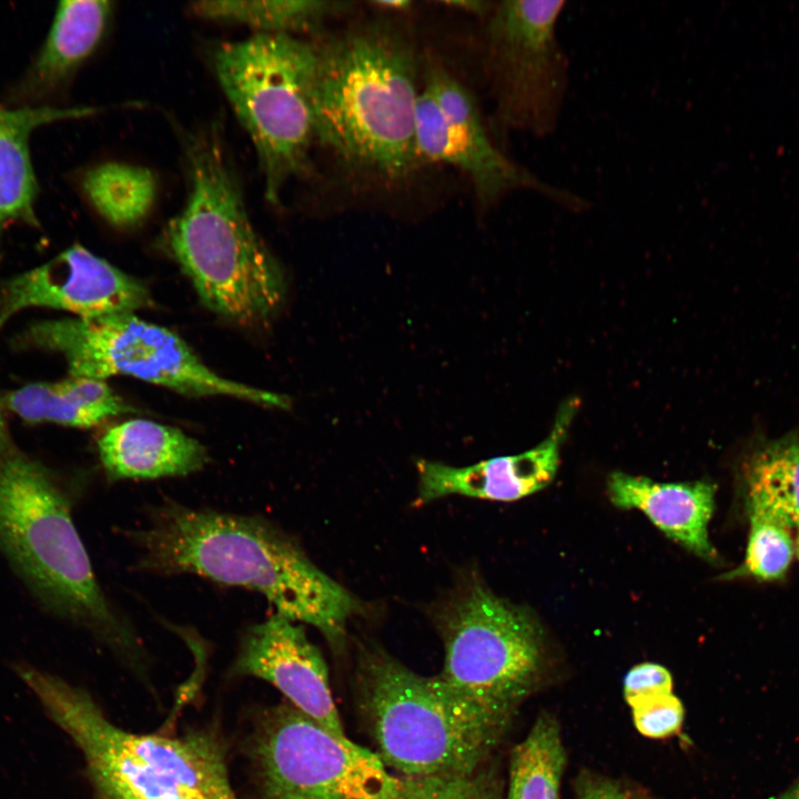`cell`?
I'll list each match as a JSON object with an SVG mask.
<instances>
[{
	"instance_id": "e0dca14e",
	"label": "cell",
	"mask_w": 799,
	"mask_h": 799,
	"mask_svg": "<svg viewBox=\"0 0 799 799\" xmlns=\"http://www.w3.org/2000/svg\"><path fill=\"white\" fill-rule=\"evenodd\" d=\"M102 467L110 479H153L201 471L206 448L181 429L143 418L107 428L98 439Z\"/></svg>"
},
{
	"instance_id": "1f68e13d",
	"label": "cell",
	"mask_w": 799,
	"mask_h": 799,
	"mask_svg": "<svg viewBox=\"0 0 799 799\" xmlns=\"http://www.w3.org/2000/svg\"><path fill=\"white\" fill-rule=\"evenodd\" d=\"M10 447H9L8 431H7V426H6V422L3 418V414L1 411V404H0V455L3 454Z\"/></svg>"
},
{
	"instance_id": "3957f363",
	"label": "cell",
	"mask_w": 799,
	"mask_h": 799,
	"mask_svg": "<svg viewBox=\"0 0 799 799\" xmlns=\"http://www.w3.org/2000/svg\"><path fill=\"white\" fill-rule=\"evenodd\" d=\"M185 151L188 194L164 229L166 247L211 312L264 325L283 302V272L249 218L222 134L196 132Z\"/></svg>"
},
{
	"instance_id": "2e32d148",
	"label": "cell",
	"mask_w": 799,
	"mask_h": 799,
	"mask_svg": "<svg viewBox=\"0 0 799 799\" xmlns=\"http://www.w3.org/2000/svg\"><path fill=\"white\" fill-rule=\"evenodd\" d=\"M607 493L616 507L639 509L666 536L692 554L709 563L718 560L708 534L715 510L714 483H659L614 472L607 479Z\"/></svg>"
},
{
	"instance_id": "603a6c76",
	"label": "cell",
	"mask_w": 799,
	"mask_h": 799,
	"mask_svg": "<svg viewBox=\"0 0 799 799\" xmlns=\"http://www.w3.org/2000/svg\"><path fill=\"white\" fill-rule=\"evenodd\" d=\"M566 763L560 725L543 711L512 750L505 799H560Z\"/></svg>"
},
{
	"instance_id": "5b68a950",
	"label": "cell",
	"mask_w": 799,
	"mask_h": 799,
	"mask_svg": "<svg viewBox=\"0 0 799 799\" xmlns=\"http://www.w3.org/2000/svg\"><path fill=\"white\" fill-rule=\"evenodd\" d=\"M14 670L82 752L94 799H237L213 731L130 732L84 689L28 664Z\"/></svg>"
},
{
	"instance_id": "d6a6232c",
	"label": "cell",
	"mask_w": 799,
	"mask_h": 799,
	"mask_svg": "<svg viewBox=\"0 0 799 799\" xmlns=\"http://www.w3.org/2000/svg\"><path fill=\"white\" fill-rule=\"evenodd\" d=\"M771 799H799V779L788 790Z\"/></svg>"
},
{
	"instance_id": "7a4b0ae2",
	"label": "cell",
	"mask_w": 799,
	"mask_h": 799,
	"mask_svg": "<svg viewBox=\"0 0 799 799\" xmlns=\"http://www.w3.org/2000/svg\"><path fill=\"white\" fill-rule=\"evenodd\" d=\"M417 54L387 23L317 47L315 140L354 174L400 181L421 166L415 142Z\"/></svg>"
},
{
	"instance_id": "836d02e7",
	"label": "cell",
	"mask_w": 799,
	"mask_h": 799,
	"mask_svg": "<svg viewBox=\"0 0 799 799\" xmlns=\"http://www.w3.org/2000/svg\"><path fill=\"white\" fill-rule=\"evenodd\" d=\"M795 545H796V557L799 560V529H797V535L795 537Z\"/></svg>"
},
{
	"instance_id": "9a60e30c",
	"label": "cell",
	"mask_w": 799,
	"mask_h": 799,
	"mask_svg": "<svg viewBox=\"0 0 799 799\" xmlns=\"http://www.w3.org/2000/svg\"><path fill=\"white\" fill-rule=\"evenodd\" d=\"M575 411V401L566 402L549 435L537 446L517 455L495 457L464 467L419 461L416 504H427L451 495L513 502L540 490L556 475L560 447Z\"/></svg>"
},
{
	"instance_id": "8992f818",
	"label": "cell",
	"mask_w": 799,
	"mask_h": 799,
	"mask_svg": "<svg viewBox=\"0 0 799 799\" xmlns=\"http://www.w3.org/2000/svg\"><path fill=\"white\" fill-rule=\"evenodd\" d=\"M357 682L377 756L400 777L469 773L488 763L514 717L422 676L376 647L363 648Z\"/></svg>"
},
{
	"instance_id": "4316f807",
	"label": "cell",
	"mask_w": 799,
	"mask_h": 799,
	"mask_svg": "<svg viewBox=\"0 0 799 799\" xmlns=\"http://www.w3.org/2000/svg\"><path fill=\"white\" fill-rule=\"evenodd\" d=\"M636 730L650 739L677 735L685 721L682 701L674 694H660L627 702Z\"/></svg>"
},
{
	"instance_id": "277c9868",
	"label": "cell",
	"mask_w": 799,
	"mask_h": 799,
	"mask_svg": "<svg viewBox=\"0 0 799 799\" xmlns=\"http://www.w3.org/2000/svg\"><path fill=\"white\" fill-rule=\"evenodd\" d=\"M0 550L45 608L144 671L142 639L98 583L67 492L42 464L11 448L0 455Z\"/></svg>"
},
{
	"instance_id": "484cf974",
	"label": "cell",
	"mask_w": 799,
	"mask_h": 799,
	"mask_svg": "<svg viewBox=\"0 0 799 799\" xmlns=\"http://www.w3.org/2000/svg\"><path fill=\"white\" fill-rule=\"evenodd\" d=\"M395 799H503V782L488 765L469 773L401 777Z\"/></svg>"
},
{
	"instance_id": "f546056e",
	"label": "cell",
	"mask_w": 799,
	"mask_h": 799,
	"mask_svg": "<svg viewBox=\"0 0 799 799\" xmlns=\"http://www.w3.org/2000/svg\"><path fill=\"white\" fill-rule=\"evenodd\" d=\"M438 3L481 18H487L495 6L493 1L483 0L439 1Z\"/></svg>"
},
{
	"instance_id": "cb8c5ba5",
	"label": "cell",
	"mask_w": 799,
	"mask_h": 799,
	"mask_svg": "<svg viewBox=\"0 0 799 799\" xmlns=\"http://www.w3.org/2000/svg\"><path fill=\"white\" fill-rule=\"evenodd\" d=\"M81 184L95 211L119 229L140 224L150 213L158 192L156 179L148 168L115 161L88 170Z\"/></svg>"
},
{
	"instance_id": "9c48e42d",
	"label": "cell",
	"mask_w": 799,
	"mask_h": 799,
	"mask_svg": "<svg viewBox=\"0 0 799 799\" xmlns=\"http://www.w3.org/2000/svg\"><path fill=\"white\" fill-rule=\"evenodd\" d=\"M24 346L55 352L71 376H131L189 396H230L285 409L286 396L225 378L211 370L176 333L135 314L62 318L29 326Z\"/></svg>"
},
{
	"instance_id": "6da1fadb",
	"label": "cell",
	"mask_w": 799,
	"mask_h": 799,
	"mask_svg": "<svg viewBox=\"0 0 799 799\" xmlns=\"http://www.w3.org/2000/svg\"><path fill=\"white\" fill-rule=\"evenodd\" d=\"M136 567L156 575L191 574L254 590L280 615L315 627L334 647L362 603L315 566L277 526L260 516L193 508L175 502L155 507L131 533Z\"/></svg>"
},
{
	"instance_id": "7c38bea8",
	"label": "cell",
	"mask_w": 799,
	"mask_h": 799,
	"mask_svg": "<svg viewBox=\"0 0 799 799\" xmlns=\"http://www.w3.org/2000/svg\"><path fill=\"white\" fill-rule=\"evenodd\" d=\"M415 142L421 166L442 163L459 170L484 209L520 191L537 193L572 211L589 206L587 199L540 179L500 150L473 94L435 62L424 72L416 103Z\"/></svg>"
},
{
	"instance_id": "ffe728a7",
	"label": "cell",
	"mask_w": 799,
	"mask_h": 799,
	"mask_svg": "<svg viewBox=\"0 0 799 799\" xmlns=\"http://www.w3.org/2000/svg\"><path fill=\"white\" fill-rule=\"evenodd\" d=\"M112 10L105 0L61 1L30 70L31 89L48 93L62 85L101 42Z\"/></svg>"
},
{
	"instance_id": "f1b7e54d",
	"label": "cell",
	"mask_w": 799,
	"mask_h": 799,
	"mask_svg": "<svg viewBox=\"0 0 799 799\" xmlns=\"http://www.w3.org/2000/svg\"><path fill=\"white\" fill-rule=\"evenodd\" d=\"M573 799H656L630 782L597 772L583 771L574 781Z\"/></svg>"
},
{
	"instance_id": "30bf717a",
	"label": "cell",
	"mask_w": 799,
	"mask_h": 799,
	"mask_svg": "<svg viewBox=\"0 0 799 799\" xmlns=\"http://www.w3.org/2000/svg\"><path fill=\"white\" fill-rule=\"evenodd\" d=\"M563 0L497 1L486 18L484 68L503 131L537 139L558 129L570 82L559 41Z\"/></svg>"
},
{
	"instance_id": "4dcf8cb0",
	"label": "cell",
	"mask_w": 799,
	"mask_h": 799,
	"mask_svg": "<svg viewBox=\"0 0 799 799\" xmlns=\"http://www.w3.org/2000/svg\"><path fill=\"white\" fill-rule=\"evenodd\" d=\"M368 4L381 12L401 13L409 11L414 2L412 0H375L370 1Z\"/></svg>"
},
{
	"instance_id": "83f0119b",
	"label": "cell",
	"mask_w": 799,
	"mask_h": 799,
	"mask_svg": "<svg viewBox=\"0 0 799 799\" xmlns=\"http://www.w3.org/2000/svg\"><path fill=\"white\" fill-rule=\"evenodd\" d=\"M674 679L670 671L657 663H641L633 666L624 677L623 694L626 702L674 692Z\"/></svg>"
},
{
	"instance_id": "8fae6325",
	"label": "cell",
	"mask_w": 799,
	"mask_h": 799,
	"mask_svg": "<svg viewBox=\"0 0 799 799\" xmlns=\"http://www.w3.org/2000/svg\"><path fill=\"white\" fill-rule=\"evenodd\" d=\"M250 757L263 799H395L401 788L376 752L286 701L260 718Z\"/></svg>"
},
{
	"instance_id": "d6986e66",
	"label": "cell",
	"mask_w": 799,
	"mask_h": 799,
	"mask_svg": "<svg viewBox=\"0 0 799 799\" xmlns=\"http://www.w3.org/2000/svg\"><path fill=\"white\" fill-rule=\"evenodd\" d=\"M3 404L29 423L90 428L134 412L103 380L71 376L32 383L8 393Z\"/></svg>"
},
{
	"instance_id": "5bb4252c",
	"label": "cell",
	"mask_w": 799,
	"mask_h": 799,
	"mask_svg": "<svg viewBox=\"0 0 799 799\" xmlns=\"http://www.w3.org/2000/svg\"><path fill=\"white\" fill-rule=\"evenodd\" d=\"M231 672L271 684L299 711L332 732L346 736L326 663L297 623L275 614L250 626L242 635Z\"/></svg>"
},
{
	"instance_id": "4fadbf2b",
	"label": "cell",
	"mask_w": 799,
	"mask_h": 799,
	"mask_svg": "<svg viewBox=\"0 0 799 799\" xmlns=\"http://www.w3.org/2000/svg\"><path fill=\"white\" fill-rule=\"evenodd\" d=\"M148 287L82 245L17 275L0 289V331L29 307L67 311L80 318L134 314L150 307Z\"/></svg>"
},
{
	"instance_id": "ba28073f",
	"label": "cell",
	"mask_w": 799,
	"mask_h": 799,
	"mask_svg": "<svg viewBox=\"0 0 799 799\" xmlns=\"http://www.w3.org/2000/svg\"><path fill=\"white\" fill-rule=\"evenodd\" d=\"M433 620L444 643L438 676L466 700L514 717L547 684L552 659L539 620L478 577L462 580L435 607Z\"/></svg>"
},
{
	"instance_id": "ac0fdd59",
	"label": "cell",
	"mask_w": 799,
	"mask_h": 799,
	"mask_svg": "<svg viewBox=\"0 0 799 799\" xmlns=\"http://www.w3.org/2000/svg\"><path fill=\"white\" fill-rule=\"evenodd\" d=\"M92 108L23 107L0 104V233L11 222L39 226L36 213L37 179L29 141L32 132L49 123L91 114Z\"/></svg>"
},
{
	"instance_id": "7402d4cb",
	"label": "cell",
	"mask_w": 799,
	"mask_h": 799,
	"mask_svg": "<svg viewBox=\"0 0 799 799\" xmlns=\"http://www.w3.org/2000/svg\"><path fill=\"white\" fill-rule=\"evenodd\" d=\"M351 2L330 0L196 1L193 14L213 21L239 23L256 33L294 36L314 32L331 18L350 9Z\"/></svg>"
},
{
	"instance_id": "44dd1931",
	"label": "cell",
	"mask_w": 799,
	"mask_h": 799,
	"mask_svg": "<svg viewBox=\"0 0 799 799\" xmlns=\"http://www.w3.org/2000/svg\"><path fill=\"white\" fill-rule=\"evenodd\" d=\"M742 476L748 514L799 529V433L757 443Z\"/></svg>"
},
{
	"instance_id": "d4e9b609",
	"label": "cell",
	"mask_w": 799,
	"mask_h": 799,
	"mask_svg": "<svg viewBox=\"0 0 799 799\" xmlns=\"http://www.w3.org/2000/svg\"><path fill=\"white\" fill-rule=\"evenodd\" d=\"M748 515L749 534L744 560L720 579L751 578L760 583L785 579L796 556L791 529L769 517Z\"/></svg>"
},
{
	"instance_id": "52a82bcc",
	"label": "cell",
	"mask_w": 799,
	"mask_h": 799,
	"mask_svg": "<svg viewBox=\"0 0 799 799\" xmlns=\"http://www.w3.org/2000/svg\"><path fill=\"white\" fill-rule=\"evenodd\" d=\"M211 55L216 79L255 148L265 199L277 205L286 183L310 170L317 47L295 36L255 33L221 42Z\"/></svg>"
}]
</instances>
